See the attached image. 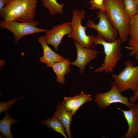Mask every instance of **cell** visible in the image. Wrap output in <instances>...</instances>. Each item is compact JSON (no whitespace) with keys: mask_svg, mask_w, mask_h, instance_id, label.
Segmentation results:
<instances>
[{"mask_svg":"<svg viewBox=\"0 0 138 138\" xmlns=\"http://www.w3.org/2000/svg\"><path fill=\"white\" fill-rule=\"evenodd\" d=\"M37 0H8L0 14L2 20L27 22L33 20Z\"/></svg>","mask_w":138,"mask_h":138,"instance_id":"1","label":"cell"},{"mask_svg":"<svg viewBox=\"0 0 138 138\" xmlns=\"http://www.w3.org/2000/svg\"><path fill=\"white\" fill-rule=\"evenodd\" d=\"M105 12L108 19L117 30L123 43L129 35L130 20L126 13L123 0H104Z\"/></svg>","mask_w":138,"mask_h":138,"instance_id":"2","label":"cell"},{"mask_svg":"<svg viewBox=\"0 0 138 138\" xmlns=\"http://www.w3.org/2000/svg\"><path fill=\"white\" fill-rule=\"evenodd\" d=\"M122 43L119 38L113 42H109L98 35L95 37L92 41L93 45H102L105 54L103 63L95 70V73L104 72L106 74L112 73L120 59Z\"/></svg>","mask_w":138,"mask_h":138,"instance_id":"3","label":"cell"},{"mask_svg":"<svg viewBox=\"0 0 138 138\" xmlns=\"http://www.w3.org/2000/svg\"><path fill=\"white\" fill-rule=\"evenodd\" d=\"M124 63L125 66L119 73L111 74L113 82L121 93L129 89L134 95L138 88V65L134 66L133 63L129 61Z\"/></svg>","mask_w":138,"mask_h":138,"instance_id":"4","label":"cell"},{"mask_svg":"<svg viewBox=\"0 0 138 138\" xmlns=\"http://www.w3.org/2000/svg\"><path fill=\"white\" fill-rule=\"evenodd\" d=\"M85 11L74 9L72 13V20L70 22L72 31L68 35L74 42H76L83 47L91 48L92 41L95 36L87 35L86 30L87 27L82 25V20L86 18L85 16Z\"/></svg>","mask_w":138,"mask_h":138,"instance_id":"5","label":"cell"},{"mask_svg":"<svg viewBox=\"0 0 138 138\" xmlns=\"http://www.w3.org/2000/svg\"><path fill=\"white\" fill-rule=\"evenodd\" d=\"M39 24L37 21L33 20L27 22L10 21L2 20L0 21V27L12 32L14 35L15 43H17L22 37L37 33L47 32L49 30L41 29L37 26Z\"/></svg>","mask_w":138,"mask_h":138,"instance_id":"6","label":"cell"},{"mask_svg":"<svg viewBox=\"0 0 138 138\" xmlns=\"http://www.w3.org/2000/svg\"><path fill=\"white\" fill-rule=\"evenodd\" d=\"M97 17L99 19L98 23L95 24L92 20L89 19L86 24L87 27L96 30L98 35L108 42H112L116 40L119 35L118 31L108 19L105 11L99 10Z\"/></svg>","mask_w":138,"mask_h":138,"instance_id":"7","label":"cell"},{"mask_svg":"<svg viewBox=\"0 0 138 138\" xmlns=\"http://www.w3.org/2000/svg\"><path fill=\"white\" fill-rule=\"evenodd\" d=\"M111 87L108 91L96 94L94 100L101 109H104L114 103H122L129 108L132 107L135 103L129 101V99L122 95L118 89L116 85L113 82L111 83Z\"/></svg>","mask_w":138,"mask_h":138,"instance_id":"8","label":"cell"},{"mask_svg":"<svg viewBox=\"0 0 138 138\" xmlns=\"http://www.w3.org/2000/svg\"><path fill=\"white\" fill-rule=\"evenodd\" d=\"M70 22H66L54 26L46 32L44 40L47 44L52 45L56 52L64 36L69 34L72 31Z\"/></svg>","mask_w":138,"mask_h":138,"instance_id":"9","label":"cell"},{"mask_svg":"<svg viewBox=\"0 0 138 138\" xmlns=\"http://www.w3.org/2000/svg\"><path fill=\"white\" fill-rule=\"evenodd\" d=\"M74 43L77 50V58L71 62V65L78 67L80 72L83 73L86 66L96 58L97 53L91 48L83 47L76 42Z\"/></svg>","mask_w":138,"mask_h":138,"instance_id":"10","label":"cell"},{"mask_svg":"<svg viewBox=\"0 0 138 138\" xmlns=\"http://www.w3.org/2000/svg\"><path fill=\"white\" fill-rule=\"evenodd\" d=\"M117 108L122 112L128 125L126 133L122 136V138H134L138 133V104L135 103L129 110Z\"/></svg>","mask_w":138,"mask_h":138,"instance_id":"11","label":"cell"},{"mask_svg":"<svg viewBox=\"0 0 138 138\" xmlns=\"http://www.w3.org/2000/svg\"><path fill=\"white\" fill-rule=\"evenodd\" d=\"M38 40L43 50V55L39 59L40 61L41 62L45 64L47 67H51L55 63L61 61L65 59L55 53L48 46L44 41V36H40Z\"/></svg>","mask_w":138,"mask_h":138,"instance_id":"12","label":"cell"},{"mask_svg":"<svg viewBox=\"0 0 138 138\" xmlns=\"http://www.w3.org/2000/svg\"><path fill=\"white\" fill-rule=\"evenodd\" d=\"M53 115L58 119L63 124L67 137L72 138L70 128L73 115L71 111H67L65 109L63 101L58 103L56 109Z\"/></svg>","mask_w":138,"mask_h":138,"instance_id":"13","label":"cell"},{"mask_svg":"<svg viewBox=\"0 0 138 138\" xmlns=\"http://www.w3.org/2000/svg\"><path fill=\"white\" fill-rule=\"evenodd\" d=\"M129 35V46L124 47L130 51L129 55L132 56L138 52V11L130 20Z\"/></svg>","mask_w":138,"mask_h":138,"instance_id":"14","label":"cell"},{"mask_svg":"<svg viewBox=\"0 0 138 138\" xmlns=\"http://www.w3.org/2000/svg\"><path fill=\"white\" fill-rule=\"evenodd\" d=\"M71 63L68 59L65 58L61 61L55 63L51 66L56 74L57 82L61 84L65 83V76L71 72Z\"/></svg>","mask_w":138,"mask_h":138,"instance_id":"15","label":"cell"},{"mask_svg":"<svg viewBox=\"0 0 138 138\" xmlns=\"http://www.w3.org/2000/svg\"><path fill=\"white\" fill-rule=\"evenodd\" d=\"M18 122L17 120L11 118L8 111L6 112L4 118L0 121V132L6 138H13L11 129L12 124Z\"/></svg>","mask_w":138,"mask_h":138,"instance_id":"16","label":"cell"},{"mask_svg":"<svg viewBox=\"0 0 138 138\" xmlns=\"http://www.w3.org/2000/svg\"><path fill=\"white\" fill-rule=\"evenodd\" d=\"M41 122L42 124L61 134L65 138H68L63 125L60 121L54 116L52 115L51 118L42 120Z\"/></svg>","mask_w":138,"mask_h":138,"instance_id":"17","label":"cell"},{"mask_svg":"<svg viewBox=\"0 0 138 138\" xmlns=\"http://www.w3.org/2000/svg\"><path fill=\"white\" fill-rule=\"evenodd\" d=\"M43 6L49 10L52 16L63 13L64 3H59L56 0H41Z\"/></svg>","mask_w":138,"mask_h":138,"instance_id":"18","label":"cell"},{"mask_svg":"<svg viewBox=\"0 0 138 138\" xmlns=\"http://www.w3.org/2000/svg\"><path fill=\"white\" fill-rule=\"evenodd\" d=\"M125 10L131 20L137 13L138 5L136 0H123Z\"/></svg>","mask_w":138,"mask_h":138,"instance_id":"19","label":"cell"},{"mask_svg":"<svg viewBox=\"0 0 138 138\" xmlns=\"http://www.w3.org/2000/svg\"><path fill=\"white\" fill-rule=\"evenodd\" d=\"M79 94V96L76 102L74 108L71 111L73 116L84 104L93 100L91 95L90 94H86L83 91L81 92Z\"/></svg>","mask_w":138,"mask_h":138,"instance_id":"20","label":"cell"},{"mask_svg":"<svg viewBox=\"0 0 138 138\" xmlns=\"http://www.w3.org/2000/svg\"><path fill=\"white\" fill-rule=\"evenodd\" d=\"M79 95V94H76L73 97H65L64 98V106L66 110L71 111L73 110Z\"/></svg>","mask_w":138,"mask_h":138,"instance_id":"21","label":"cell"},{"mask_svg":"<svg viewBox=\"0 0 138 138\" xmlns=\"http://www.w3.org/2000/svg\"><path fill=\"white\" fill-rule=\"evenodd\" d=\"M24 96L22 95L19 97L12 99L8 101L2 102L0 103V114L2 113L6 112L10 109L12 106L16 102L19 100L22 99Z\"/></svg>","mask_w":138,"mask_h":138,"instance_id":"22","label":"cell"},{"mask_svg":"<svg viewBox=\"0 0 138 138\" xmlns=\"http://www.w3.org/2000/svg\"><path fill=\"white\" fill-rule=\"evenodd\" d=\"M104 0H91L90 10H100L105 11V7L104 4Z\"/></svg>","mask_w":138,"mask_h":138,"instance_id":"23","label":"cell"},{"mask_svg":"<svg viewBox=\"0 0 138 138\" xmlns=\"http://www.w3.org/2000/svg\"><path fill=\"white\" fill-rule=\"evenodd\" d=\"M138 99V88L136 93L131 96L129 99L130 102L132 103L135 102Z\"/></svg>","mask_w":138,"mask_h":138,"instance_id":"24","label":"cell"},{"mask_svg":"<svg viewBox=\"0 0 138 138\" xmlns=\"http://www.w3.org/2000/svg\"><path fill=\"white\" fill-rule=\"evenodd\" d=\"M8 1V0H0V12L3 10Z\"/></svg>","mask_w":138,"mask_h":138,"instance_id":"25","label":"cell"},{"mask_svg":"<svg viewBox=\"0 0 138 138\" xmlns=\"http://www.w3.org/2000/svg\"><path fill=\"white\" fill-rule=\"evenodd\" d=\"M134 56L135 59L138 61V52L135 54Z\"/></svg>","mask_w":138,"mask_h":138,"instance_id":"26","label":"cell"},{"mask_svg":"<svg viewBox=\"0 0 138 138\" xmlns=\"http://www.w3.org/2000/svg\"><path fill=\"white\" fill-rule=\"evenodd\" d=\"M0 137L1 138H5V137H4L3 135L2 136V135H0Z\"/></svg>","mask_w":138,"mask_h":138,"instance_id":"27","label":"cell"},{"mask_svg":"<svg viewBox=\"0 0 138 138\" xmlns=\"http://www.w3.org/2000/svg\"><path fill=\"white\" fill-rule=\"evenodd\" d=\"M136 1L137 3V4L138 5V0H136Z\"/></svg>","mask_w":138,"mask_h":138,"instance_id":"28","label":"cell"},{"mask_svg":"<svg viewBox=\"0 0 138 138\" xmlns=\"http://www.w3.org/2000/svg\"><path fill=\"white\" fill-rule=\"evenodd\" d=\"M136 137V138H138V133L137 134V135Z\"/></svg>","mask_w":138,"mask_h":138,"instance_id":"29","label":"cell"}]
</instances>
